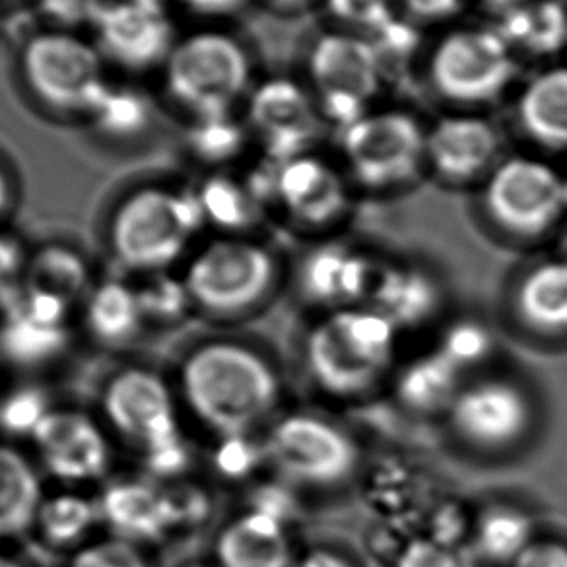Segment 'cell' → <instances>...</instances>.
<instances>
[{
    "mask_svg": "<svg viewBox=\"0 0 567 567\" xmlns=\"http://www.w3.org/2000/svg\"><path fill=\"white\" fill-rule=\"evenodd\" d=\"M401 331L370 306L317 313L300 332L301 375L324 401H370L391 385Z\"/></svg>",
    "mask_w": 567,
    "mask_h": 567,
    "instance_id": "5",
    "label": "cell"
},
{
    "mask_svg": "<svg viewBox=\"0 0 567 567\" xmlns=\"http://www.w3.org/2000/svg\"><path fill=\"white\" fill-rule=\"evenodd\" d=\"M478 208L489 234L507 247H535L561 226L567 182L533 154L504 156L482 182Z\"/></svg>",
    "mask_w": 567,
    "mask_h": 567,
    "instance_id": "10",
    "label": "cell"
},
{
    "mask_svg": "<svg viewBox=\"0 0 567 567\" xmlns=\"http://www.w3.org/2000/svg\"><path fill=\"white\" fill-rule=\"evenodd\" d=\"M208 234L252 236L265 205L247 175L234 169L205 174L193 185Z\"/></svg>",
    "mask_w": 567,
    "mask_h": 567,
    "instance_id": "33",
    "label": "cell"
},
{
    "mask_svg": "<svg viewBox=\"0 0 567 567\" xmlns=\"http://www.w3.org/2000/svg\"><path fill=\"white\" fill-rule=\"evenodd\" d=\"M177 14L203 25H224L249 9L252 0H167Z\"/></svg>",
    "mask_w": 567,
    "mask_h": 567,
    "instance_id": "48",
    "label": "cell"
},
{
    "mask_svg": "<svg viewBox=\"0 0 567 567\" xmlns=\"http://www.w3.org/2000/svg\"><path fill=\"white\" fill-rule=\"evenodd\" d=\"M435 348L468 378L494 363L496 334L481 317L458 316L443 321Z\"/></svg>",
    "mask_w": 567,
    "mask_h": 567,
    "instance_id": "40",
    "label": "cell"
},
{
    "mask_svg": "<svg viewBox=\"0 0 567 567\" xmlns=\"http://www.w3.org/2000/svg\"><path fill=\"white\" fill-rule=\"evenodd\" d=\"M427 125L404 107H375L339 128L340 167L355 189L396 193L425 174Z\"/></svg>",
    "mask_w": 567,
    "mask_h": 567,
    "instance_id": "11",
    "label": "cell"
},
{
    "mask_svg": "<svg viewBox=\"0 0 567 567\" xmlns=\"http://www.w3.org/2000/svg\"><path fill=\"white\" fill-rule=\"evenodd\" d=\"M151 339L175 337L197 324L189 292L177 270L133 278Z\"/></svg>",
    "mask_w": 567,
    "mask_h": 567,
    "instance_id": "39",
    "label": "cell"
},
{
    "mask_svg": "<svg viewBox=\"0 0 567 567\" xmlns=\"http://www.w3.org/2000/svg\"><path fill=\"white\" fill-rule=\"evenodd\" d=\"M251 144L241 113L183 121V156L203 175L236 169Z\"/></svg>",
    "mask_w": 567,
    "mask_h": 567,
    "instance_id": "36",
    "label": "cell"
},
{
    "mask_svg": "<svg viewBox=\"0 0 567 567\" xmlns=\"http://www.w3.org/2000/svg\"><path fill=\"white\" fill-rule=\"evenodd\" d=\"M386 79L381 51L362 33L332 30L319 35L309 49L306 84L324 121L337 131L378 107Z\"/></svg>",
    "mask_w": 567,
    "mask_h": 567,
    "instance_id": "14",
    "label": "cell"
},
{
    "mask_svg": "<svg viewBox=\"0 0 567 567\" xmlns=\"http://www.w3.org/2000/svg\"><path fill=\"white\" fill-rule=\"evenodd\" d=\"M445 306L447 288L434 268L417 260H383L370 308L383 313L401 334L445 321Z\"/></svg>",
    "mask_w": 567,
    "mask_h": 567,
    "instance_id": "27",
    "label": "cell"
},
{
    "mask_svg": "<svg viewBox=\"0 0 567 567\" xmlns=\"http://www.w3.org/2000/svg\"><path fill=\"white\" fill-rule=\"evenodd\" d=\"M206 234L193 185L172 179L118 190L97 226L103 268L126 278L179 270Z\"/></svg>",
    "mask_w": 567,
    "mask_h": 567,
    "instance_id": "2",
    "label": "cell"
},
{
    "mask_svg": "<svg viewBox=\"0 0 567 567\" xmlns=\"http://www.w3.org/2000/svg\"><path fill=\"white\" fill-rule=\"evenodd\" d=\"M164 567H216L213 559L208 558L205 550L197 551V554H185L179 559H175L172 566Z\"/></svg>",
    "mask_w": 567,
    "mask_h": 567,
    "instance_id": "53",
    "label": "cell"
},
{
    "mask_svg": "<svg viewBox=\"0 0 567 567\" xmlns=\"http://www.w3.org/2000/svg\"><path fill=\"white\" fill-rule=\"evenodd\" d=\"M200 473L226 492L241 494L268 473L267 453L260 434L229 435L200 445Z\"/></svg>",
    "mask_w": 567,
    "mask_h": 567,
    "instance_id": "37",
    "label": "cell"
},
{
    "mask_svg": "<svg viewBox=\"0 0 567 567\" xmlns=\"http://www.w3.org/2000/svg\"><path fill=\"white\" fill-rule=\"evenodd\" d=\"M102 533L97 492L48 484L33 513L25 546L41 561L55 567Z\"/></svg>",
    "mask_w": 567,
    "mask_h": 567,
    "instance_id": "25",
    "label": "cell"
},
{
    "mask_svg": "<svg viewBox=\"0 0 567 567\" xmlns=\"http://www.w3.org/2000/svg\"><path fill=\"white\" fill-rule=\"evenodd\" d=\"M504 138L492 118L457 111L435 118L425 136V174L450 187L478 185L502 162Z\"/></svg>",
    "mask_w": 567,
    "mask_h": 567,
    "instance_id": "21",
    "label": "cell"
},
{
    "mask_svg": "<svg viewBox=\"0 0 567 567\" xmlns=\"http://www.w3.org/2000/svg\"><path fill=\"white\" fill-rule=\"evenodd\" d=\"M262 175L267 203L288 226L303 234H329L352 210V183L340 164L308 152L286 162H270Z\"/></svg>",
    "mask_w": 567,
    "mask_h": 567,
    "instance_id": "18",
    "label": "cell"
},
{
    "mask_svg": "<svg viewBox=\"0 0 567 567\" xmlns=\"http://www.w3.org/2000/svg\"><path fill=\"white\" fill-rule=\"evenodd\" d=\"M10 2H20V0H0V4H10ZM30 2V0H28Z\"/></svg>",
    "mask_w": 567,
    "mask_h": 567,
    "instance_id": "56",
    "label": "cell"
},
{
    "mask_svg": "<svg viewBox=\"0 0 567 567\" xmlns=\"http://www.w3.org/2000/svg\"><path fill=\"white\" fill-rule=\"evenodd\" d=\"M519 63L496 24L453 25L430 49L425 76L442 100L471 111L499 102Z\"/></svg>",
    "mask_w": 567,
    "mask_h": 567,
    "instance_id": "12",
    "label": "cell"
},
{
    "mask_svg": "<svg viewBox=\"0 0 567 567\" xmlns=\"http://www.w3.org/2000/svg\"><path fill=\"white\" fill-rule=\"evenodd\" d=\"M162 556V551L103 530L55 567H164Z\"/></svg>",
    "mask_w": 567,
    "mask_h": 567,
    "instance_id": "41",
    "label": "cell"
},
{
    "mask_svg": "<svg viewBox=\"0 0 567 567\" xmlns=\"http://www.w3.org/2000/svg\"><path fill=\"white\" fill-rule=\"evenodd\" d=\"M293 567H365V564L344 544L317 540L300 548Z\"/></svg>",
    "mask_w": 567,
    "mask_h": 567,
    "instance_id": "49",
    "label": "cell"
},
{
    "mask_svg": "<svg viewBox=\"0 0 567 567\" xmlns=\"http://www.w3.org/2000/svg\"><path fill=\"white\" fill-rule=\"evenodd\" d=\"M30 245L9 226L0 228V292H14L20 288Z\"/></svg>",
    "mask_w": 567,
    "mask_h": 567,
    "instance_id": "47",
    "label": "cell"
},
{
    "mask_svg": "<svg viewBox=\"0 0 567 567\" xmlns=\"http://www.w3.org/2000/svg\"><path fill=\"white\" fill-rule=\"evenodd\" d=\"M206 554L216 567H293L300 546L293 527L272 515L237 504L226 509Z\"/></svg>",
    "mask_w": 567,
    "mask_h": 567,
    "instance_id": "23",
    "label": "cell"
},
{
    "mask_svg": "<svg viewBox=\"0 0 567 567\" xmlns=\"http://www.w3.org/2000/svg\"><path fill=\"white\" fill-rule=\"evenodd\" d=\"M252 144L268 162H286L313 152L324 121L306 80L268 76L257 80L241 107Z\"/></svg>",
    "mask_w": 567,
    "mask_h": 567,
    "instance_id": "19",
    "label": "cell"
},
{
    "mask_svg": "<svg viewBox=\"0 0 567 567\" xmlns=\"http://www.w3.org/2000/svg\"><path fill=\"white\" fill-rule=\"evenodd\" d=\"M48 481L24 443L0 437V543H24Z\"/></svg>",
    "mask_w": 567,
    "mask_h": 567,
    "instance_id": "31",
    "label": "cell"
},
{
    "mask_svg": "<svg viewBox=\"0 0 567 567\" xmlns=\"http://www.w3.org/2000/svg\"><path fill=\"white\" fill-rule=\"evenodd\" d=\"M260 2H265L268 9L276 10V12L293 14V12H301L321 0H260Z\"/></svg>",
    "mask_w": 567,
    "mask_h": 567,
    "instance_id": "52",
    "label": "cell"
},
{
    "mask_svg": "<svg viewBox=\"0 0 567 567\" xmlns=\"http://www.w3.org/2000/svg\"><path fill=\"white\" fill-rule=\"evenodd\" d=\"M76 331L84 354L97 355L102 362L142 354L152 339L133 278L103 270L79 306Z\"/></svg>",
    "mask_w": 567,
    "mask_h": 567,
    "instance_id": "22",
    "label": "cell"
},
{
    "mask_svg": "<svg viewBox=\"0 0 567 567\" xmlns=\"http://www.w3.org/2000/svg\"><path fill=\"white\" fill-rule=\"evenodd\" d=\"M520 133L544 151H567V64H551L527 80L515 102Z\"/></svg>",
    "mask_w": 567,
    "mask_h": 567,
    "instance_id": "32",
    "label": "cell"
},
{
    "mask_svg": "<svg viewBox=\"0 0 567 567\" xmlns=\"http://www.w3.org/2000/svg\"><path fill=\"white\" fill-rule=\"evenodd\" d=\"M48 484L97 489L123 466L115 443L87 401L64 394L28 442Z\"/></svg>",
    "mask_w": 567,
    "mask_h": 567,
    "instance_id": "13",
    "label": "cell"
},
{
    "mask_svg": "<svg viewBox=\"0 0 567 567\" xmlns=\"http://www.w3.org/2000/svg\"><path fill=\"white\" fill-rule=\"evenodd\" d=\"M156 79L162 102L182 121L241 113L257 84L251 49L226 25L182 32Z\"/></svg>",
    "mask_w": 567,
    "mask_h": 567,
    "instance_id": "7",
    "label": "cell"
},
{
    "mask_svg": "<svg viewBox=\"0 0 567 567\" xmlns=\"http://www.w3.org/2000/svg\"><path fill=\"white\" fill-rule=\"evenodd\" d=\"M84 354L76 309L64 301L18 288L0 319V365L14 378L56 383L72 360Z\"/></svg>",
    "mask_w": 567,
    "mask_h": 567,
    "instance_id": "15",
    "label": "cell"
},
{
    "mask_svg": "<svg viewBox=\"0 0 567 567\" xmlns=\"http://www.w3.org/2000/svg\"><path fill=\"white\" fill-rule=\"evenodd\" d=\"M162 107L158 92L138 79L113 74L87 111L82 126L97 144L111 151H133L158 131Z\"/></svg>",
    "mask_w": 567,
    "mask_h": 567,
    "instance_id": "26",
    "label": "cell"
},
{
    "mask_svg": "<svg viewBox=\"0 0 567 567\" xmlns=\"http://www.w3.org/2000/svg\"><path fill=\"white\" fill-rule=\"evenodd\" d=\"M393 567H484L468 544L443 543L432 536H412L402 544Z\"/></svg>",
    "mask_w": 567,
    "mask_h": 567,
    "instance_id": "43",
    "label": "cell"
},
{
    "mask_svg": "<svg viewBox=\"0 0 567 567\" xmlns=\"http://www.w3.org/2000/svg\"><path fill=\"white\" fill-rule=\"evenodd\" d=\"M14 76L40 115L82 125L113 72L87 33L38 25L18 41Z\"/></svg>",
    "mask_w": 567,
    "mask_h": 567,
    "instance_id": "9",
    "label": "cell"
},
{
    "mask_svg": "<svg viewBox=\"0 0 567 567\" xmlns=\"http://www.w3.org/2000/svg\"><path fill=\"white\" fill-rule=\"evenodd\" d=\"M385 257L347 241H319L290 267V286L309 311L370 306Z\"/></svg>",
    "mask_w": 567,
    "mask_h": 567,
    "instance_id": "20",
    "label": "cell"
},
{
    "mask_svg": "<svg viewBox=\"0 0 567 567\" xmlns=\"http://www.w3.org/2000/svg\"><path fill=\"white\" fill-rule=\"evenodd\" d=\"M324 12L339 30L375 35L399 18L396 0H321Z\"/></svg>",
    "mask_w": 567,
    "mask_h": 567,
    "instance_id": "42",
    "label": "cell"
},
{
    "mask_svg": "<svg viewBox=\"0 0 567 567\" xmlns=\"http://www.w3.org/2000/svg\"><path fill=\"white\" fill-rule=\"evenodd\" d=\"M197 327L249 329L290 286V267L262 237L206 234L177 270Z\"/></svg>",
    "mask_w": 567,
    "mask_h": 567,
    "instance_id": "4",
    "label": "cell"
},
{
    "mask_svg": "<svg viewBox=\"0 0 567 567\" xmlns=\"http://www.w3.org/2000/svg\"><path fill=\"white\" fill-rule=\"evenodd\" d=\"M466 375L434 348L402 363L391 379L394 404L412 417L442 420Z\"/></svg>",
    "mask_w": 567,
    "mask_h": 567,
    "instance_id": "30",
    "label": "cell"
},
{
    "mask_svg": "<svg viewBox=\"0 0 567 567\" xmlns=\"http://www.w3.org/2000/svg\"><path fill=\"white\" fill-rule=\"evenodd\" d=\"M540 520L535 512L512 497H489L474 509L468 546L482 566L507 567L535 538Z\"/></svg>",
    "mask_w": 567,
    "mask_h": 567,
    "instance_id": "29",
    "label": "cell"
},
{
    "mask_svg": "<svg viewBox=\"0 0 567 567\" xmlns=\"http://www.w3.org/2000/svg\"><path fill=\"white\" fill-rule=\"evenodd\" d=\"M63 396L53 381L9 375L0 385V437L28 445Z\"/></svg>",
    "mask_w": 567,
    "mask_h": 567,
    "instance_id": "38",
    "label": "cell"
},
{
    "mask_svg": "<svg viewBox=\"0 0 567 567\" xmlns=\"http://www.w3.org/2000/svg\"><path fill=\"white\" fill-rule=\"evenodd\" d=\"M496 28L517 59H551L567 48V4L525 0L497 14Z\"/></svg>",
    "mask_w": 567,
    "mask_h": 567,
    "instance_id": "35",
    "label": "cell"
},
{
    "mask_svg": "<svg viewBox=\"0 0 567 567\" xmlns=\"http://www.w3.org/2000/svg\"><path fill=\"white\" fill-rule=\"evenodd\" d=\"M86 401L123 465L142 471L167 451L193 442L166 362L144 352L100 362Z\"/></svg>",
    "mask_w": 567,
    "mask_h": 567,
    "instance_id": "6",
    "label": "cell"
},
{
    "mask_svg": "<svg viewBox=\"0 0 567 567\" xmlns=\"http://www.w3.org/2000/svg\"><path fill=\"white\" fill-rule=\"evenodd\" d=\"M30 4L38 25L90 35L105 0H30Z\"/></svg>",
    "mask_w": 567,
    "mask_h": 567,
    "instance_id": "44",
    "label": "cell"
},
{
    "mask_svg": "<svg viewBox=\"0 0 567 567\" xmlns=\"http://www.w3.org/2000/svg\"><path fill=\"white\" fill-rule=\"evenodd\" d=\"M7 378H9V373L7 371L2 370V365H0V385L7 381Z\"/></svg>",
    "mask_w": 567,
    "mask_h": 567,
    "instance_id": "55",
    "label": "cell"
},
{
    "mask_svg": "<svg viewBox=\"0 0 567 567\" xmlns=\"http://www.w3.org/2000/svg\"><path fill=\"white\" fill-rule=\"evenodd\" d=\"M502 331L535 352H567V255L513 270L497 303Z\"/></svg>",
    "mask_w": 567,
    "mask_h": 567,
    "instance_id": "16",
    "label": "cell"
},
{
    "mask_svg": "<svg viewBox=\"0 0 567 567\" xmlns=\"http://www.w3.org/2000/svg\"><path fill=\"white\" fill-rule=\"evenodd\" d=\"M182 35L167 0H105L90 38L117 76L158 74Z\"/></svg>",
    "mask_w": 567,
    "mask_h": 567,
    "instance_id": "17",
    "label": "cell"
},
{
    "mask_svg": "<svg viewBox=\"0 0 567 567\" xmlns=\"http://www.w3.org/2000/svg\"><path fill=\"white\" fill-rule=\"evenodd\" d=\"M0 567H53L41 561L24 543H0Z\"/></svg>",
    "mask_w": 567,
    "mask_h": 567,
    "instance_id": "51",
    "label": "cell"
},
{
    "mask_svg": "<svg viewBox=\"0 0 567 567\" xmlns=\"http://www.w3.org/2000/svg\"><path fill=\"white\" fill-rule=\"evenodd\" d=\"M162 494L166 505L169 548L195 543L198 538L208 540L226 513L224 492L203 473L164 482Z\"/></svg>",
    "mask_w": 567,
    "mask_h": 567,
    "instance_id": "34",
    "label": "cell"
},
{
    "mask_svg": "<svg viewBox=\"0 0 567 567\" xmlns=\"http://www.w3.org/2000/svg\"><path fill=\"white\" fill-rule=\"evenodd\" d=\"M507 567H567V528L540 525L535 538Z\"/></svg>",
    "mask_w": 567,
    "mask_h": 567,
    "instance_id": "45",
    "label": "cell"
},
{
    "mask_svg": "<svg viewBox=\"0 0 567 567\" xmlns=\"http://www.w3.org/2000/svg\"><path fill=\"white\" fill-rule=\"evenodd\" d=\"M468 0H396L399 14L412 25H442L455 22Z\"/></svg>",
    "mask_w": 567,
    "mask_h": 567,
    "instance_id": "46",
    "label": "cell"
},
{
    "mask_svg": "<svg viewBox=\"0 0 567 567\" xmlns=\"http://www.w3.org/2000/svg\"><path fill=\"white\" fill-rule=\"evenodd\" d=\"M195 442L262 434L288 404V371L251 329L197 327L164 358Z\"/></svg>",
    "mask_w": 567,
    "mask_h": 567,
    "instance_id": "1",
    "label": "cell"
},
{
    "mask_svg": "<svg viewBox=\"0 0 567 567\" xmlns=\"http://www.w3.org/2000/svg\"><path fill=\"white\" fill-rule=\"evenodd\" d=\"M102 259L71 237H48L30 245L20 288L69 303L79 311L103 275Z\"/></svg>",
    "mask_w": 567,
    "mask_h": 567,
    "instance_id": "28",
    "label": "cell"
},
{
    "mask_svg": "<svg viewBox=\"0 0 567 567\" xmlns=\"http://www.w3.org/2000/svg\"><path fill=\"white\" fill-rule=\"evenodd\" d=\"M489 10H494L496 14H502L505 10L513 9V7H517L520 2H525V0H482Z\"/></svg>",
    "mask_w": 567,
    "mask_h": 567,
    "instance_id": "54",
    "label": "cell"
},
{
    "mask_svg": "<svg viewBox=\"0 0 567 567\" xmlns=\"http://www.w3.org/2000/svg\"><path fill=\"white\" fill-rule=\"evenodd\" d=\"M260 437L268 473L301 497L347 492L362 471V442L350 425L324 410L286 406Z\"/></svg>",
    "mask_w": 567,
    "mask_h": 567,
    "instance_id": "8",
    "label": "cell"
},
{
    "mask_svg": "<svg viewBox=\"0 0 567 567\" xmlns=\"http://www.w3.org/2000/svg\"><path fill=\"white\" fill-rule=\"evenodd\" d=\"M443 440L473 465H507L535 450L546 427V404L535 381L492 363L468 375L443 414Z\"/></svg>",
    "mask_w": 567,
    "mask_h": 567,
    "instance_id": "3",
    "label": "cell"
},
{
    "mask_svg": "<svg viewBox=\"0 0 567 567\" xmlns=\"http://www.w3.org/2000/svg\"><path fill=\"white\" fill-rule=\"evenodd\" d=\"M97 504L105 533L162 554L169 550L166 505L159 482L123 465L97 489Z\"/></svg>",
    "mask_w": 567,
    "mask_h": 567,
    "instance_id": "24",
    "label": "cell"
},
{
    "mask_svg": "<svg viewBox=\"0 0 567 567\" xmlns=\"http://www.w3.org/2000/svg\"><path fill=\"white\" fill-rule=\"evenodd\" d=\"M20 203V183L9 159L0 156V228H7Z\"/></svg>",
    "mask_w": 567,
    "mask_h": 567,
    "instance_id": "50",
    "label": "cell"
}]
</instances>
